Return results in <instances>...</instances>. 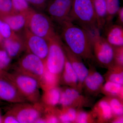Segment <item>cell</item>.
Here are the masks:
<instances>
[{
	"instance_id": "obj_5",
	"label": "cell",
	"mask_w": 123,
	"mask_h": 123,
	"mask_svg": "<svg viewBox=\"0 0 123 123\" xmlns=\"http://www.w3.org/2000/svg\"><path fill=\"white\" fill-rule=\"evenodd\" d=\"M26 15V28L34 34L48 40L57 34L53 21L47 15L31 9Z\"/></svg>"
},
{
	"instance_id": "obj_9",
	"label": "cell",
	"mask_w": 123,
	"mask_h": 123,
	"mask_svg": "<svg viewBox=\"0 0 123 123\" xmlns=\"http://www.w3.org/2000/svg\"><path fill=\"white\" fill-rule=\"evenodd\" d=\"M23 42L27 52L36 55L45 62L49 49L48 40L34 34L25 27Z\"/></svg>"
},
{
	"instance_id": "obj_4",
	"label": "cell",
	"mask_w": 123,
	"mask_h": 123,
	"mask_svg": "<svg viewBox=\"0 0 123 123\" xmlns=\"http://www.w3.org/2000/svg\"><path fill=\"white\" fill-rule=\"evenodd\" d=\"M48 41L49 49L45 61L46 68L49 72L60 78L66 59L63 43L57 34Z\"/></svg>"
},
{
	"instance_id": "obj_15",
	"label": "cell",
	"mask_w": 123,
	"mask_h": 123,
	"mask_svg": "<svg viewBox=\"0 0 123 123\" xmlns=\"http://www.w3.org/2000/svg\"><path fill=\"white\" fill-rule=\"evenodd\" d=\"M0 18L7 23L14 32L21 30L26 26V16L24 14L13 13L1 16Z\"/></svg>"
},
{
	"instance_id": "obj_21",
	"label": "cell",
	"mask_w": 123,
	"mask_h": 123,
	"mask_svg": "<svg viewBox=\"0 0 123 123\" xmlns=\"http://www.w3.org/2000/svg\"><path fill=\"white\" fill-rule=\"evenodd\" d=\"M94 111L99 119L103 121L109 120L113 116L111 108L107 100H102L98 103Z\"/></svg>"
},
{
	"instance_id": "obj_39",
	"label": "cell",
	"mask_w": 123,
	"mask_h": 123,
	"mask_svg": "<svg viewBox=\"0 0 123 123\" xmlns=\"http://www.w3.org/2000/svg\"><path fill=\"white\" fill-rule=\"evenodd\" d=\"M3 39H4L2 38V36H1L0 34V44H1V43H2V41L4 40Z\"/></svg>"
},
{
	"instance_id": "obj_25",
	"label": "cell",
	"mask_w": 123,
	"mask_h": 123,
	"mask_svg": "<svg viewBox=\"0 0 123 123\" xmlns=\"http://www.w3.org/2000/svg\"><path fill=\"white\" fill-rule=\"evenodd\" d=\"M110 68L111 71L108 75V81L123 85V66L114 64Z\"/></svg>"
},
{
	"instance_id": "obj_35",
	"label": "cell",
	"mask_w": 123,
	"mask_h": 123,
	"mask_svg": "<svg viewBox=\"0 0 123 123\" xmlns=\"http://www.w3.org/2000/svg\"><path fill=\"white\" fill-rule=\"evenodd\" d=\"M2 123H18L17 118L9 111H8L5 114L2 116Z\"/></svg>"
},
{
	"instance_id": "obj_29",
	"label": "cell",
	"mask_w": 123,
	"mask_h": 123,
	"mask_svg": "<svg viewBox=\"0 0 123 123\" xmlns=\"http://www.w3.org/2000/svg\"><path fill=\"white\" fill-rule=\"evenodd\" d=\"M108 101L110 104L113 115L117 116H122L123 114V104L121 101L115 98H110Z\"/></svg>"
},
{
	"instance_id": "obj_16",
	"label": "cell",
	"mask_w": 123,
	"mask_h": 123,
	"mask_svg": "<svg viewBox=\"0 0 123 123\" xmlns=\"http://www.w3.org/2000/svg\"><path fill=\"white\" fill-rule=\"evenodd\" d=\"M61 90L57 86L43 91L40 101L45 106L54 107L59 103Z\"/></svg>"
},
{
	"instance_id": "obj_19",
	"label": "cell",
	"mask_w": 123,
	"mask_h": 123,
	"mask_svg": "<svg viewBox=\"0 0 123 123\" xmlns=\"http://www.w3.org/2000/svg\"><path fill=\"white\" fill-rule=\"evenodd\" d=\"M61 75L62 78L65 84L73 87L78 86V79L77 75L66 55L64 67Z\"/></svg>"
},
{
	"instance_id": "obj_28",
	"label": "cell",
	"mask_w": 123,
	"mask_h": 123,
	"mask_svg": "<svg viewBox=\"0 0 123 123\" xmlns=\"http://www.w3.org/2000/svg\"><path fill=\"white\" fill-rule=\"evenodd\" d=\"M14 11L16 12L26 14L31 9L26 0H11Z\"/></svg>"
},
{
	"instance_id": "obj_24",
	"label": "cell",
	"mask_w": 123,
	"mask_h": 123,
	"mask_svg": "<svg viewBox=\"0 0 123 123\" xmlns=\"http://www.w3.org/2000/svg\"><path fill=\"white\" fill-rule=\"evenodd\" d=\"M76 111L73 108H63L59 110V118L60 123H68L75 122L76 118Z\"/></svg>"
},
{
	"instance_id": "obj_13",
	"label": "cell",
	"mask_w": 123,
	"mask_h": 123,
	"mask_svg": "<svg viewBox=\"0 0 123 123\" xmlns=\"http://www.w3.org/2000/svg\"><path fill=\"white\" fill-rule=\"evenodd\" d=\"M104 38L113 47L123 46V27L113 23L104 27Z\"/></svg>"
},
{
	"instance_id": "obj_23",
	"label": "cell",
	"mask_w": 123,
	"mask_h": 123,
	"mask_svg": "<svg viewBox=\"0 0 123 123\" xmlns=\"http://www.w3.org/2000/svg\"><path fill=\"white\" fill-rule=\"evenodd\" d=\"M106 6L107 14L105 26L113 23L112 21L120 8L119 0H105Z\"/></svg>"
},
{
	"instance_id": "obj_8",
	"label": "cell",
	"mask_w": 123,
	"mask_h": 123,
	"mask_svg": "<svg viewBox=\"0 0 123 123\" xmlns=\"http://www.w3.org/2000/svg\"><path fill=\"white\" fill-rule=\"evenodd\" d=\"M14 69L34 77L39 81L46 70L45 62L36 55L27 52L19 60Z\"/></svg>"
},
{
	"instance_id": "obj_3",
	"label": "cell",
	"mask_w": 123,
	"mask_h": 123,
	"mask_svg": "<svg viewBox=\"0 0 123 123\" xmlns=\"http://www.w3.org/2000/svg\"><path fill=\"white\" fill-rule=\"evenodd\" d=\"M68 20L88 31L98 28L91 0H73Z\"/></svg>"
},
{
	"instance_id": "obj_33",
	"label": "cell",
	"mask_w": 123,
	"mask_h": 123,
	"mask_svg": "<svg viewBox=\"0 0 123 123\" xmlns=\"http://www.w3.org/2000/svg\"><path fill=\"white\" fill-rule=\"evenodd\" d=\"M29 5L40 9V10H45L47 5L50 0H26Z\"/></svg>"
},
{
	"instance_id": "obj_17",
	"label": "cell",
	"mask_w": 123,
	"mask_h": 123,
	"mask_svg": "<svg viewBox=\"0 0 123 123\" xmlns=\"http://www.w3.org/2000/svg\"><path fill=\"white\" fill-rule=\"evenodd\" d=\"M104 81L103 76L99 73L97 71H89L84 84L90 92H97L102 87Z\"/></svg>"
},
{
	"instance_id": "obj_10",
	"label": "cell",
	"mask_w": 123,
	"mask_h": 123,
	"mask_svg": "<svg viewBox=\"0 0 123 123\" xmlns=\"http://www.w3.org/2000/svg\"><path fill=\"white\" fill-rule=\"evenodd\" d=\"M73 0H50L44 10L53 22L59 24L68 20Z\"/></svg>"
},
{
	"instance_id": "obj_2",
	"label": "cell",
	"mask_w": 123,
	"mask_h": 123,
	"mask_svg": "<svg viewBox=\"0 0 123 123\" xmlns=\"http://www.w3.org/2000/svg\"><path fill=\"white\" fill-rule=\"evenodd\" d=\"M1 77L12 82L27 101L32 103L40 101V85L35 78L14 70L5 73Z\"/></svg>"
},
{
	"instance_id": "obj_6",
	"label": "cell",
	"mask_w": 123,
	"mask_h": 123,
	"mask_svg": "<svg viewBox=\"0 0 123 123\" xmlns=\"http://www.w3.org/2000/svg\"><path fill=\"white\" fill-rule=\"evenodd\" d=\"M98 28L88 31L90 35L94 56L99 63L108 67L114 64V49L101 35Z\"/></svg>"
},
{
	"instance_id": "obj_26",
	"label": "cell",
	"mask_w": 123,
	"mask_h": 123,
	"mask_svg": "<svg viewBox=\"0 0 123 123\" xmlns=\"http://www.w3.org/2000/svg\"><path fill=\"white\" fill-rule=\"evenodd\" d=\"M104 92L108 94L122 97L123 85L108 81L103 87Z\"/></svg>"
},
{
	"instance_id": "obj_30",
	"label": "cell",
	"mask_w": 123,
	"mask_h": 123,
	"mask_svg": "<svg viewBox=\"0 0 123 123\" xmlns=\"http://www.w3.org/2000/svg\"><path fill=\"white\" fill-rule=\"evenodd\" d=\"M15 12L11 0H0V17Z\"/></svg>"
},
{
	"instance_id": "obj_20",
	"label": "cell",
	"mask_w": 123,
	"mask_h": 123,
	"mask_svg": "<svg viewBox=\"0 0 123 123\" xmlns=\"http://www.w3.org/2000/svg\"><path fill=\"white\" fill-rule=\"evenodd\" d=\"M97 16L98 26L100 30L105 24L107 9L105 0H91Z\"/></svg>"
},
{
	"instance_id": "obj_32",
	"label": "cell",
	"mask_w": 123,
	"mask_h": 123,
	"mask_svg": "<svg viewBox=\"0 0 123 123\" xmlns=\"http://www.w3.org/2000/svg\"><path fill=\"white\" fill-rule=\"evenodd\" d=\"M114 48V64L123 66V46Z\"/></svg>"
},
{
	"instance_id": "obj_12",
	"label": "cell",
	"mask_w": 123,
	"mask_h": 123,
	"mask_svg": "<svg viewBox=\"0 0 123 123\" xmlns=\"http://www.w3.org/2000/svg\"><path fill=\"white\" fill-rule=\"evenodd\" d=\"M63 47L66 57L77 75L78 79V86L81 88L84 84L85 79L89 74V71L84 64L82 59L73 53L63 43Z\"/></svg>"
},
{
	"instance_id": "obj_18",
	"label": "cell",
	"mask_w": 123,
	"mask_h": 123,
	"mask_svg": "<svg viewBox=\"0 0 123 123\" xmlns=\"http://www.w3.org/2000/svg\"><path fill=\"white\" fill-rule=\"evenodd\" d=\"M79 92L76 89L66 88L61 91L59 104L63 108L69 107L73 105L80 98Z\"/></svg>"
},
{
	"instance_id": "obj_22",
	"label": "cell",
	"mask_w": 123,
	"mask_h": 123,
	"mask_svg": "<svg viewBox=\"0 0 123 123\" xmlns=\"http://www.w3.org/2000/svg\"><path fill=\"white\" fill-rule=\"evenodd\" d=\"M60 78L49 72L46 69L39 81L40 88L43 91L57 86Z\"/></svg>"
},
{
	"instance_id": "obj_14",
	"label": "cell",
	"mask_w": 123,
	"mask_h": 123,
	"mask_svg": "<svg viewBox=\"0 0 123 123\" xmlns=\"http://www.w3.org/2000/svg\"><path fill=\"white\" fill-rule=\"evenodd\" d=\"M0 44L1 49L4 50L12 59L17 57L25 49L23 41L15 34L11 38L4 40Z\"/></svg>"
},
{
	"instance_id": "obj_11",
	"label": "cell",
	"mask_w": 123,
	"mask_h": 123,
	"mask_svg": "<svg viewBox=\"0 0 123 123\" xmlns=\"http://www.w3.org/2000/svg\"><path fill=\"white\" fill-rule=\"evenodd\" d=\"M0 100L13 104L27 102L12 82L2 77H0Z\"/></svg>"
},
{
	"instance_id": "obj_37",
	"label": "cell",
	"mask_w": 123,
	"mask_h": 123,
	"mask_svg": "<svg viewBox=\"0 0 123 123\" xmlns=\"http://www.w3.org/2000/svg\"><path fill=\"white\" fill-rule=\"evenodd\" d=\"M123 118L122 116H118L113 121L114 123H123Z\"/></svg>"
},
{
	"instance_id": "obj_34",
	"label": "cell",
	"mask_w": 123,
	"mask_h": 123,
	"mask_svg": "<svg viewBox=\"0 0 123 123\" xmlns=\"http://www.w3.org/2000/svg\"><path fill=\"white\" fill-rule=\"evenodd\" d=\"M90 116L89 114L84 111H81L77 113L75 122L77 123H89L90 121Z\"/></svg>"
},
{
	"instance_id": "obj_1",
	"label": "cell",
	"mask_w": 123,
	"mask_h": 123,
	"mask_svg": "<svg viewBox=\"0 0 123 123\" xmlns=\"http://www.w3.org/2000/svg\"><path fill=\"white\" fill-rule=\"evenodd\" d=\"M62 42L73 53L83 59L94 58L88 31L68 20L59 24Z\"/></svg>"
},
{
	"instance_id": "obj_36",
	"label": "cell",
	"mask_w": 123,
	"mask_h": 123,
	"mask_svg": "<svg viewBox=\"0 0 123 123\" xmlns=\"http://www.w3.org/2000/svg\"><path fill=\"white\" fill-rule=\"evenodd\" d=\"M116 16H117V18L116 24L123 26V7H120V8H119L116 14Z\"/></svg>"
},
{
	"instance_id": "obj_27",
	"label": "cell",
	"mask_w": 123,
	"mask_h": 123,
	"mask_svg": "<svg viewBox=\"0 0 123 123\" xmlns=\"http://www.w3.org/2000/svg\"><path fill=\"white\" fill-rule=\"evenodd\" d=\"M11 60L12 59L6 52L2 49H0V77L8 72Z\"/></svg>"
},
{
	"instance_id": "obj_31",
	"label": "cell",
	"mask_w": 123,
	"mask_h": 123,
	"mask_svg": "<svg viewBox=\"0 0 123 123\" xmlns=\"http://www.w3.org/2000/svg\"><path fill=\"white\" fill-rule=\"evenodd\" d=\"M0 34L4 39L9 38L15 35L8 24L0 18Z\"/></svg>"
},
{
	"instance_id": "obj_38",
	"label": "cell",
	"mask_w": 123,
	"mask_h": 123,
	"mask_svg": "<svg viewBox=\"0 0 123 123\" xmlns=\"http://www.w3.org/2000/svg\"><path fill=\"white\" fill-rule=\"evenodd\" d=\"M2 115H1V110L0 108V123H2Z\"/></svg>"
},
{
	"instance_id": "obj_7",
	"label": "cell",
	"mask_w": 123,
	"mask_h": 123,
	"mask_svg": "<svg viewBox=\"0 0 123 123\" xmlns=\"http://www.w3.org/2000/svg\"><path fill=\"white\" fill-rule=\"evenodd\" d=\"M44 107L41 101L35 103L14 104L9 110L16 117L18 123H35L42 117Z\"/></svg>"
}]
</instances>
